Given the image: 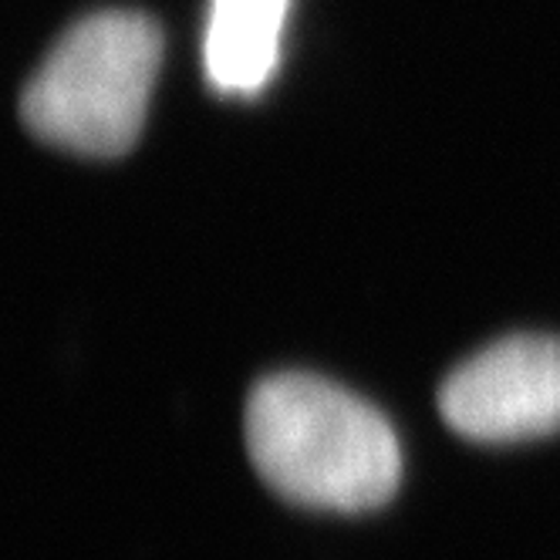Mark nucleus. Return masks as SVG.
<instances>
[{
	"label": "nucleus",
	"mask_w": 560,
	"mask_h": 560,
	"mask_svg": "<svg viewBox=\"0 0 560 560\" xmlns=\"http://www.w3.org/2000/svg\"><path fill=\"white\" fill-rule=\"evenodd\" d=\"M163 31L136 11H102L68 27L31 74L21 118L34 139L89 159L126 155L145 122Z\"/></svg>",
	"instance_id": "obj_2"
},
{
	"label": "nucleus",
	"mask_w": 560,
	"mask_h": 560,
	"mask_svg": "<svg viewBox=\"0 0 560 560\" xmlns=\"http://www.w3.org/2000/svg\"><path fill=\"white\" fill-rule=\"evenodd\" d=\"M291 0H213L207 24V78L220 95H257L280 61Z\"/></svg>",
	"instance_id": "obj_4"
},
{
	"label": "nucleus",
	"mask_w": 560,
	"mask_h": 560,
	"mask_svg": "<svg viewBox=\"0 0 560 560\" xmlns=\"http://www.w3.org/2000/svg\"><path fill=\"white\" fill-rule=\"evenodd\" d=\"M446 422L472 443L560 432V338L516 335L459 365L439 392Z\"/></svg>",
	"instance_id": "obj_3"
},
{
	"label": "nucleus",
	"mask_w": 560,
	"mask_h": 560,
	"mask_svg": "<svg viewBox=\"0 0 560 560\" xmlns=\"http://www.w3.org/2000/svg\"><path fill=\"white\" fill-rule=\"evenodd\" d=\"M247 450L264 483L311 510L365 513L392 500L402 450L365 398L314 375H270L247 402Z\"/></svg>",
	"instance_id": "obj_1"
}]
</instances>
